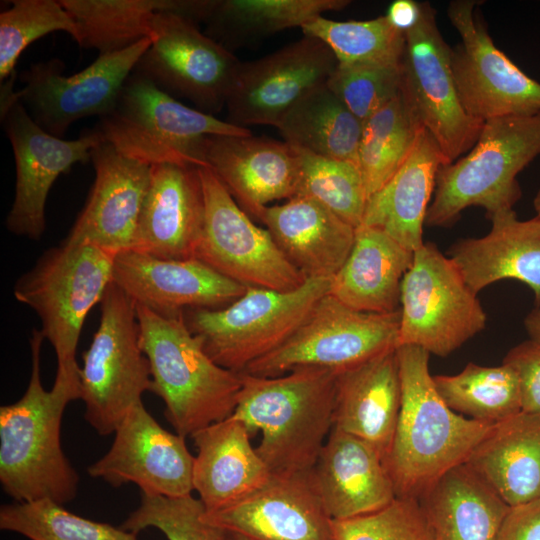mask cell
Wrapping results in <instances>:
<instances>
[{"instance_id":"6da1fadb","label":"cell","mask_w":540,"mask_h":540,"mask_svg":"<svg viewBox=\"0 0 540 540\" xmlns=\"http://www.w3.org/2000/svg\"><path fill=\"white\" fill-rule=\"evenodd\" d=\"M44 337L30 338L32 369L28 386L16 402L0 407V482L16 502L72 501L79 475L63 452L61 422L66 406L81 399L80 375L56 374L46 390L40 376Z\"/></svg>"},{"instance_id":"7a4b0ae2","label":"cell","mask_w":540,"mask_h":540,"mask_svg":"<svg viewBox=\"0 0 540 540\" xmlns=\"http://www.w3.org/2000/svg\"><path fill=\"white\" fill-rule=\"evenodd\" d=\"M401 406L383 462L396 497L419 500L442 476L464 464L495 424L450 409L429 372L430 354L417 346L396 348Z\"/></svg>"},{"instance_id":"3957f363","label":"cell","mask_w":540,"mask_h":540,"mask_svg":"<svg viewBox=\"0 0 540 540\" xmlns=\"http://www.w3.org/2000/svg\"><path fill=\"white\" fill-rule=\"evenodd\" d=\"M240 374L232 416L250 434L261 431L256 451L271 474L310 472L333 428L337 372L299 367L274 377Z\"/></svg>"},{"instance_id":"277c9868","label":"cell","mask_w":540,"mask_h":540,"mask_svg":"<svg viewBox=\"0 0 540 540\" xmlns=\"http://www.w3.org/2000/svg\"><path fill=\"white\" fill-rule=\"evenodd\" d=\"M142 350L148 358L151 392L165 404V417L183 437L230 417L242 387L240 373L213 361L187 327L184 313L162 315L137 306Z\"/></svg>"},{"instance_id":"5b68a950","label":"cell","mask_w":540,"mask_h":540,"mask_svg":"<svg viewBox=\"0 0 540 540\" xmlns=\"http://www.w3.org/2000/svg\"><path fill=\"white\" fill-rule=\"evenodd\" d=\"M539 154L540 113L485 121L473 147L441 166L425 224L452 226L473 206L489 220L514 210L522 195L517 175Z\"/></svg>"},{"instance_id":"8992f818","label":"cell","mask_w":540,"mask_h":540,"mask_svg":"<svg viewBox=\"0 0 540 540\" xmlns=\"http://www.w3.org/2000/svg\"><path fill=\"white\" fill-rule=\"evenodd\" d=\"M102 143L150 166L171 163L207 167L211 135L248 136V128L184 105L133 71L113 108L93 128Z\"/></svg>"},{"instance_id":"52a82bcc","label":"cell","mask_w":540,"mask_h":540,"mask_svg":"<svg viewBox=\"0 0 540 540\" xmlns=\"http://www.w3.org/2000/svg\"><path fill=\"white\" fill-rule=\"evenodd\" d=\"M116 256L93 244L61 243L16 281L13 295L38 315L40 331L56 354V374H80L76 351L81 331L112 283Z\"/></svg>"},{"instance_id":"ba28073f","label":"cell","mask_w":540,"mask_h":540,"mask_svg":"<svg viewBox=\"0 0 540 540\" xmlns=\"http://www.w3.org/2000/svg\"><path fill=\"white\" fill-rule=\"evenodd\" d=\"M329 288L330 279L321 278L286 292L246 287L229 305L186 310L184 320L213 361L242 373L288 340Z\"/></svg>"},{"instance_id":"9c48e42d","label":"cell","mask_w":540,"mask_h":540,"mask_svg":"<svg viewBox=\"0 0 540 540\" xmlns=\"http://www.w3.org/2000/svg\"><path fill=\"white\" fill-rule=\"evenodd\" d=\"M100 321L80 367L84 418L100 435L118 425L152 390L148 358L140 342L136 304L113 282L100 302Z\"/></svg>"},{"instance_id":"30bf717a","label":"cell","mask_w":540,"mask_h":540,"mask_svg":"<svg viewBox=\"0 0 540 540\" xmlns=\"http://www.w3.org/2000/svg\"><path fill=\"white\" fill-rule=\"evenodd\" d=\"M487 315L450 257L434 243L414 251L400 293L398 346L446 357L485 329Z\"/></svg>"},{"instance_id":"8fae6325","label":"cell","mask_w":540,"mask_h":540,"mask_svg":"<svg viewBox=\"0 0 540 540\" xmlns=\"http://www.w3.org/2000/svg\"><path fill=\"white\" fill-rule=\"evenodd\" d=\"M399 326L400 308L391 313L362 312L327 294L288 340L242 373L274 377L299 367L338 373L396 349Z\"/></svg>"},{"instance_id":"7c38bea8","label":"cell","mask_w":540,"mask_h":540,"mask_svg":"<svg viewBox=\"0 0 540 540\" xmlns=\"http://www.w3.org/2000/svg\"><path fill=\"white\" fill-rule=\"evenodd\" d=\"M419 16L405 32L401 59V94L420 125L450 164L477 141L483 121L464 109L453 78L451 47L436 22V11L419 2Z\"/></svg>"},{"instance_id":"4fadbf2b","label":"cell","mask_w":540,"mask_h":540,"mask_svg":"<svg viewBox=\"0 0 540 540\" xmlns=\"http://www.w3.org/2000/svg\"><path fill=\"white\" fill-rule=\"evenodd\" d=\"M204 222L198 259L245 287L297 289L307 278L288 260L267 229L256 225L208 167H200Z\"/></svg>"},{"instance_id":"5bb4252c","label":"cell","mask_w":540,"mask_h":540,"mask_svg":"<svg viewBox=\"0 0 540 540\" xmlns=\"http://www.w3.org/2000/svg\"><path fill=\"white\" fill-rule=\"evenodd\" d=\"M479 1L455 0L447 16L460 36L451 48V68L465 111L487 121L540 113V82L524 73L493 42Z\"/></svg>"},{"instance_id":"9a60e30c","label":"cell","mask_w":540,"mask_h":540,"mask_svg":"<svg viewBox=\"0 0 540 540\" xmlns=\"http://www.w3.org/2000/svg\"><path fill=\"white\" fill-rule=\"evenodd\" d=\"M231 51L202 32L198 24L172 12L159 11L153 36L134 72L159 89L190 101L214 115L225 108L239 69Z\"/></svg>"},{"instance_id":"2e32d148","label":"cell","mask_w":540,"mask_h":540,"mask_svg":"<svg viewBox=\"0 0 540 540\" xmlns=\"http://www.w3.org/2000/svg\"><path fill=\"white\" fill-rule=\"evenodd\" d=\"M152 39L146 38L124 50L99 55L72 75H65L61 59L31 65L19 75L23 87L15 97L30 117L49 134L63 138L76 121L108 114L126 80Z\"/></svg>"},{"instance_id":"e0dca14e","label":"cell","mask_w":540,"mask_h":540,"mask_svg":"<svg viewBox=\"0 0 540 540\" xmlns=\"http://www.w3.org/2000/svg\"><path fill=\"white\" fill-rule=\"evenodd\" d=\"M1 122L11 143L16 167L15 196L5 225L8 231L39 240L46 230L48 194L76 163H88L101 142L91 129L64 140L43 130L30 117L15 91L1 95Z\"/></svg>"},{"instance_id":"ac0fdd59","label":"cell","mask_w":540,"mask_h":540,"mask_svg":"<svg viewBox=\"0 0 540 540\" xmlns=\"http://www.w3.org/2000/svg\"><path fill=\"white\" fill-rule=\"evenodd\" d=\"M338 65L330 48L306 36L260 59L241 62L225 108L227 122L276 127L304 96L327 84Z\"/></svg>"},{"instance_id":"d6986e66","label":"cell","mask_w":540,"mask_h":540,"mask_svg":"<svg viewBox=\"0 0 540 540\" xmlns=\"http://www.w3.org/2000/svg\"><path fill=\"white\" fill-rule=\"evenodd\" d=\"M114 433L108 452L88 467L91 477L116 488L134 483L147 496L191 495L195 456L185 437L164 429L143 402L129 411Z\"/></svg>"},{"instance_id":"ffe728a7","label":"cell","mask_w":540,"mask_h":540,"mask_svg":"<svg viewBox=\"0 0 540 540\" xmlns=\"http://www.w3.org/2000/svg\"><path fill=\"white\" fill-rule=\"evenodd\" d=\"M203 520L250 540H335L332 520L314 486L311 471L272 475L244 499L214 511Z\"/></svg>"},{"instance_id":"44dd1931","label":"cell","mask_w":540,"mask_h":540,"mask_svg":"<svg viewBox=\"0 0 540 540\" xmlns=\"http://www.w3.org/2000/svg\"><path fill=\"white\" fill-rule=\"evenodd\" d=\"M112 282L137 306L162 315L222 308L246 290L198 259H162L134 250L117 254Z\"/></svg>"},{"instance_id":"7402d4cb","label":"cell","mask_w":540,"mask_h":540,"mask_svg":"<svg viewBox=\"0 0 540 540\" xmlns=\"http://www.w3.org/2000/svg\"><path fill=\"white\" fill-rule=\"evenodd\" d=\"M95 179L64 244H93L114 254L132 247L151 166L120 154L107 143L92 149Z\"/></svg>"},{"instance_id":"603a6c76","label":"cell","mask_w":540,"mask_h":540,"mask_svg":"<svg viewBox=\"0 0 540 540\" xmlns=\"http://www.w3.org/2000/svg\"><path fill=\"white\" fill-rule=\"evenodd\" d=\"M205 160L239 206L257 220L269 203L296 195L299 158L285 141L253 134L211 135Z\"/></svg>"},{"instance_id":"cb8c5ba5","label":"cell","mask_w":540,"mask_h":540,"mask_svg":"<svg viewBox=\"0 0 540 540\" xmlns=\"http://www.w3.org/2000/svg\"><path fill=\"white\" fill-rule=\"evenodd\" d=\"M198 166H151L149 187L132 247L162 259L195 258L204 222V196Z\"/></svg>"},{"instance_id":"d4e9b609","label":"cell","mask_w":540,"mask_h":540,"mask_svg":"<svg viewBox=\"0 0 540 540\" xmlns=\"http://www.w3.org/2000/svg\"><path fill=\"white\" fill-rule=\"evenodd\" d=\"M311 476L331 520L366 515L397 498L379 451L336 428H332Z\"/></svg>"},{"instance_id":"484cf974","label":"cell","mask_w":540,"mask_h":540,"mask_svg":"<svg viewBox=\"0 0 540 540\" xmlns=\"http://www.w3.org/2000/svg\"><path fill=\"white\" fill-rule=\"evenodd\" d=\"M490 221L485 236L456 241L450 258L474 293L494 282L514 279L531 288L540 307V218L519 220L512 210Z\"/></svg>"},{"instance_id":"4316f807","label":"cell","mask_w":540,"mask_h":540,"mask_svg":"<svg viewBox=\"0 0 540 540\" xmlns=\"http://www.w3.org/2000/svg\"><path fill=\"white\" fill-rule=\"evenodd\" d=\"M191 438L197 448L193 488L205 511L232 505L270 480L272 474L251 445L249 430L232 415Z\"/></svg>"},{"instance_id":"83f0119b","label":"cell","mask_w":540,"mask_h":540,"mask_svg":"<svg viewBox=\"0 0 540 540\" xmlns=\"http://www.w3.org/2000/svg\"><path fill=\"white\" fill-rule=\"evenodd\" d=\"M259 221L306 278L331 279L347 259L355 238L356 228L304 196L266 207Z\"/></svg>"},{"instance_id":"f1b7e54d","label":"cell","mask_w":540,"mask_h":540,"mask_svg":"<svg viewBox=\"0 0 540 540\" xmlns=\"http://www.w3.org/2000/svg\"><path fill=\"white\" fill-rule=\"evenodd\" d=\"M401 406L396 349L337 373L333 428L354 435L387 455Z\"/></svg>"},{"instance_id":"f546056e","label":"cell","mask_w":540,"mask_h":540,"mask_svg":"<svg viewBox=\"0 0 540 540\" xmlns=\"http://www.w3.org/2000/svg\"><path fill=\"white\" fill-rule=\"evenodd\" d=\"M443 165L438 145L422 128L399 169L367 199L361 225L383 231L413 252L419 249L424 244L423 226Z\"/></svg>"},{"instance_id":"4dcf8cb0","label":"cell","mask_w":540,"mask_h":540,"mask_svg":"<svg viewBox=\"0 0 540 540\" xmlns=\"http://www.w3.org/2000/svg\"><path fill=\"white\" fill-rule=\"evenodd\" d=\"M413 258V251L383 231L361 225L347 259L330 279L328 294L358 311L395 312Z\"/></svg>"},{"instance_id":"1f68e13d","label":"cell","mask_w":540,"mask_h":540,"mask_svg":"<svg viewBox=\"0 0 540 540\" xmlns=\"http://www.w3.org/2000/svg\"><path fill=\"white\" fill-rule=\"evenodd\" d=\"M465 464L510 507L540 497V414L496 423Z\"/></svg>"},{"instance_id":"d6a6232c","label":"cell","mask_w":540,"mask_h":540,"mask_svg":"<svg viewBox=\"0 0 540 540\" xmlns=\"http://www.w3.org/2000/svg\"><path fill=\"white\" fill-rule=\"evenodd\" d=\"M418 501L429 540H496L510 508L465 463L448 471Z\"/></svg>"},{"instance_id":"836d02e7","label":"cell","mask_w":540,"mask_h":540,"mask_svg":"<svg viewBox=\"0 0 540 540\" xmlns=\"http://www.w3.org/2000/svg\"><path fill=\"white\" fill-rule=\"evenodd\" d=\"M363 122L322 85L298 101L276 128L291 146L358 165Z\"/></svg>"},{"instance_id":"e575fe53","label":"cell","mask_w":540,"mask_h":540,"mask_svg":"<svg viewBox=\"0 0 540 540\" xmlns=\"http://www.w3.org/2000/svg\"><path fill=\"white\" fill-rule=\"evenodd\" d=\"M349 0H212L205 20L207 36L224 46L300 27L328 11L347 7Z\"/></svg>"},{"instance_id":"d590c367","label":"cell","mask_w":540,"mask_h":540,"mask_svg":"<svg viewBox=\"0 0 540 540\" xmlns=\"http://www.w3.org/2000/svg\"><path fill=\"white\" fill-rule=\"evenodd\" d=\"M77 27V44L99 55L124 50L153 36L157 12L170 0H60Z\"/></svg>"},{"instance_id":"8d00e7d4","label":"cell","mask_w":540,"mask_h":540,"mask_svg":"<svg viewBox=\"0 0 540 540\" xmlns=\"http://www.w3.org/2000/svg\"><path fill=\"white\" fill-rule=\"evenodd\" d=\"M433 382L446 405L470 419L496 424L522 412L518 375L503 362L499 366L469 362L457 374L433 376Z\"/></svg>"},{"instance_id":"74e56055","label":"cell","mask_w":540,"mask_h":540,"mask_svg":"<svg viewBox=\"0 0 540 540\" xmlns=\"http://www.w3.org/2000/svg\"><path fill=\"white\" fill-rule=\"evenodd\" d=\"M422 128L401 91L363 121L358 167L368 198L399 169Z\"/></svg>"},{"instance_id":"f35d334b","label":"cell","mask_w":540,"mask_h":540,"mask_svg":"<svg viewBox=\"0 0 540 540\" xmlns=\"http://www.w3.org/2000/svg\"><path fill=\"white\" fill-rule=\"evenodd\" d=\"M301 29L304 35L326 44L340 65L400 63L402 59L405 33L385 15L361 21L321 16Z\"/></svg>"},{"instance_id":"ab89813d","label":"cell","mask_w":540,"mask_h":540,"mask_svg":"<svg viewBox=\"0 0 540 540\" xmlns=\"http://www.w3.org/2000/svg\"><path fill=\"white\" fill-rule=\"evenodd\" d=\"M295 149L299 158L295 196L316 201L346 223L358 228L362 224L368 199L358 165Z\"/></svg>"},{"instance_id":"60d3db41","label":"cell","mask_w":540,"mask_h":540,"mask_svg":"<svg viewBox=\"0 0 540 540\" xmlns=\"http://www.w3.org/2000/svg\"><path fill=\"white\" fill-rule=\"evenodd\" d=\"M0 529L30 540H139L120 526L73 514L50 499L1 505Z\"/></svg>"},{"instance_id":"b9f144b4","label":"cell","mask_w":540,"mask_h":540,"mask_svg":"<svg viewBox=\"0 0 540 540\" xmlns=\"http://www.w3.org/2000/svg\"><path fill=\"white\" fill-rule=\"evenodd\" d=\"M0 13V80L16 75L15 67L22 52L36 40L57 31L74 40L77 27L60 0H13Z\"/></svg>"},{"instance_id":"7bdbcfd3","label":"cell","mask_w":540,"mask_h":540,"mask_svg":"<svg viewBox=\"0 0 540 540\" xmlns=\"http://www.w3.org/2000/svg\"><path fill=\"white\" fill-rule=\"evenodd\" d=\"M205 508L192 495L179 498L141 494L139 506L120 525L137 534L158 529L167 540H222L223 530L206 523Z\"/></svg>"},{"instance_id":"ee69618b","label":"cell","mask_w":540,"mask_h":540,"mask_svg":"<svg viewBox=\"0 0 540 540\" xmlns=\"http://www.w3.org/2000/svg\"><path fill=\"white\" fill-rule=\"evenodd\" d=\"M327 86L363 122L400 93L401 62L338 64Z\"/></svg>"},{"instance_id":"f6af8a7d","label":"cell","mask_w":540,"mask_h":540,"mask_svg":"<svg viewBox=\"0 0 540 540\" xmlns=\"http://www.w3.org/2000/svg\"><path fill=\"white\" fill-rule=\"evenodd\" d=\"M335 540H429L420 503L397 497L388 506L358 517L332 520Z\"/></svg>"},{"instance_id":"bcb514c9","label":"cell","mask_w":540,"mask_h":540,"mask_svg":"<svg viewBox=\"0 0 540 540\" xmlns=\"http://www.w3.org/2000/svg\"><path fill=\"white\" fill-rule=\"evenodd\" d=\"M503 363L517 373L522 411L540 414V343L528 339L510 349Z\"/></svg>"},{"instance_id":"7dc6e473","label":"cell","mask_w":540,"mask_h":540,"mask_svg":"<svg viewBox=\"0 0 540 540\" xmlns=\"http://www.w3.org/2000/svg\"><path fill=\"white\" fill-rule=\"evenodd\" d=\"M496 540H540V497L510 507Z\"/></svg>"},{"instance_id":"c3c4849f","label":"cell","mask_w":540,"mask_h":540,"mask_svg":"<svg viewBox=\"0 0 540 540\" xmlns=\"http://www.w3.org/2000/svg\"><path fill=\"white\" fill-rule=\"evenodd\" d=\"M419 9V2L396 0L389 5L385 16L394 27L405 33L417 22Z\"/></svg>"},{"instance_id":"681fc988","label":"cell","mask_w":540,"mask_h":540,"mask_svg":"<svg viewBox=\"0 0 540 540\" xmlns=\"http://www.w3.org/2000/svg\"><path fill=\"white\" fill-rule=\"evenodd\" d=\"M529 339L540 343V307H535L524 320Z\"/></svg>"},{"instance_id":"f907efd6","label":"cell","mask_w":540,"mask_h":540,"mask_svg":"<svg viewBox=\"0 0 540 540\" xmlns=\"http://www.w3.org/2000/svg\"><path fill=\"white\" fill-rule=\"evenodd\" d=\"M222 540H250L240 534L228 532L223 530Z\"/></svg>"},{"instance_id":"816d5d0a","label":"cell","mask_w":540,"mask_h":540,"mask_svg":"<svg viewBox=\"0 0 540 540\" xmlns=\"http://www.w3.org/2000/svg\"><path fill=\"white\" fill-rule=\"evenodd\" d=\"M533 205H534V209H535V211L537 213L536 216H538L540 218V189L538 190V192L536 193V195L534 197Z\"/></svg>"}]
</instances>
